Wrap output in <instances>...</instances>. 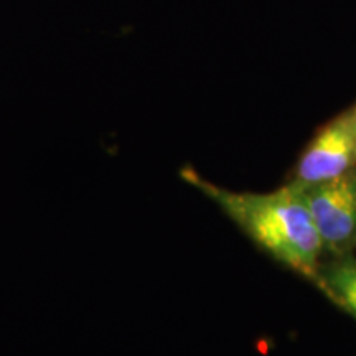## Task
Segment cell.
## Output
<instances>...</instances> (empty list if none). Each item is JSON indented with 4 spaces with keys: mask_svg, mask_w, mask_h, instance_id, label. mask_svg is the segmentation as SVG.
<instances>
[{
    "mask_svg": "<svg viewBox=\"0 0 356 356\" xmlns=\"http://www.w3.org/2000/svg\"><path fill=\"white\" fill-rule=\"evenodd\" d=\"M181 178L211 198L267 254L315 282L323 244L299 185L292 181L269 193H243L210 184L191 168H184Z\"/></svg>",
    "mask_w": 356,
    "mask_h": 356,
    "instance_id": "6da1fadb",
    "label": "cell"
},
{
    "mask_svg": "<svg viewBox=\"0 0 356 356\" xmlns=\"http://www.w3.org/2000/svg\"><path fill=\"white\" fill-rule=\"evenodd\" d=\"M300 188L323 251L345 254L356 243V167L332 180Z\"/></svg>",
    "mask_w": 356,
    "mask_h": 356,
    "instance_id": "7a4b0ae2",
    "label": "cell"
},
{
    "mask_svg": "<svg viewBox=\"0 0 356 356\" xmlns=\"http://www.w3.org/2000/svg\"><path fill=\"white\" fill-rule=\"evenodd\" d=\"M356 167L353 111H346L318 131L297 163L293 184L309 186L332 180Z\"/></svg>",
    "mask_w": 356,
    "mask_h": 356,
    "instance_id": "3957f363",
    "label": "cell"
},
{
    "mask_svg": "<svg viewBox=\"0 0 356 356\" xmlns=\"http://www.w3.org/2000/svg\"><path fill=\"white\" fill-rule=\"evenodd\" d=\"M320 291L356 320V259L338 256L332 264L320 267L315 279Z\"/></svg>",
    "mask_w": 356,
    "mask_h": 356,
    "instance_id": "277c9868",
    "label": "cell"
},
{
    "mask_svg": "<svg viewBox=\"0 0 356 356\" xmlns=\"http://www.w3.org/2000/svg\"><path fill=\"white\" fill-rule=\"evenodd\" d=\"M351 111H353V119H355V122H356V108H353Z\"/></svg>",
    "mask_w": 356,
    "mask_h": 356,
    "instance_id": "5b68a950",
    "label": "cell"
},
{
    "mask_svg": "<svg viewBox=\"0 0 356 356\" xmlns=\"http://www.w3.org/2000/svg\"><path fill=\"white\" fill-rule=\"evenodd\" d=\"M353 121H355V119H353ZM355 136H356V122H355Z\"/></svg>",
    "mask_w": 356,
    "mask_h": 356,
    "instance_id": "8992f818",
    "label": "cell"
}]
</instances>
